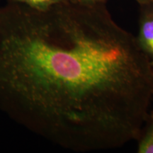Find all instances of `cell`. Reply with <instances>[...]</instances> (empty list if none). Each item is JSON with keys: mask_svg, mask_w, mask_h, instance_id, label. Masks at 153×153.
<instances>
[{"mask_svg": "<svg viewBox=\"0 0 153 153\" xmlns=\"http://www.w3.org/2000/svg\"><path fill=\"white\" fill-rule=\"evenodd\" d=\"M72 1L84 4H97L105 3L106 0H72Z\"/></svg>", "mask_w": 153, "mask_h": 153, "instance_id": "cell-5", "label": "cell"}, {"mask_svg": "<svg viewBox=\"0 0 153 153\" xmlns=\"http://www.w3.org/2000/svg\"><path fill=\"white\" fill-rule=\"evenodd\" d=\"M153 99V65L105 3L0 9V110L76 152L138 140Z\"/></svg>", "mask_w": 153, "mask_h": 153, "instance_id": "cell-1", "label": "cell"}, {"mask_svg": "<svg viewBox=\"0 0 153 153\" xmlns=\"http://www.w3.org/2000/svg\"><path fill=\"white\" fill-rule=\"evenodd\" d=\"M138 140V153H153V111L149 114Z\"/></svg>", "mask_w": 153, "mask_h": 153, "instance_id": "cell-3", "label": "cell"}, {"mask_svg": "<svg viewBox=\"0 0 153 153\" xmlns=\"http://www.w3.org/2000/svg\"><path fill=\"white\" fill-rule=\"evenodd\" d=\"M9 2L23 4L39 11H45L66 0H9Z\"/></svg>", "mask_w": 153, "mask_h": 153, "instance_id": "cell-4", "label": "cell"}, {"mask_svg": "<svg viewBox=\"0 0 153 153\" xmlns=\"http://www.w3.org/2000/svg\"><path fill=\"white\" fill-rule=\"evenodd\" d=\"M136 40L140 49L153 65V5L141 6Z\"/></svg>", "mask_w": 153, "mask_h": 153, "instance_id": "cell-2", "label": "cell"}, {"mask_svg": "<svg viewBox=\"0 0 153 153\" xmlns=\"http://www.w3.org/2000/svg\"><path fill=\"white\" fill-rule=\"evenodd\" d=\"M140 6L153 5V0H135Z\"/></svg>", "mask_w": 153, "mask_h": 153, "instance_id": "cell-6", "label": "cell"}]
</instances>
